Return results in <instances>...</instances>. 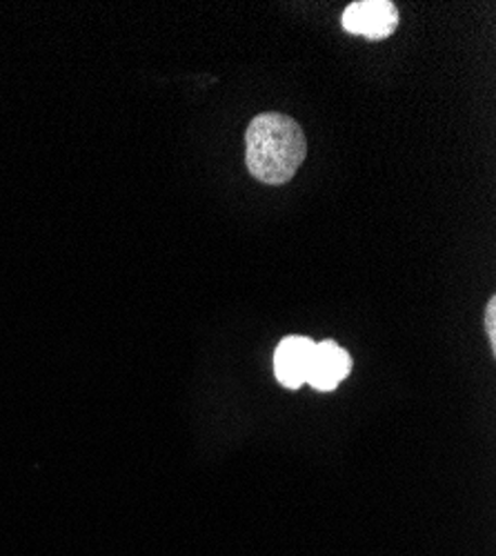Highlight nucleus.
Wrapping results in <instances>:
<instances>
[{
    "label": "nucleus",
    "mask_w": 496,
    "mask_h": 556,
    "mask_svg": "<svg viewBox=\"0 0 496 556\" xmlns=\"http://www.w3.org/2000/svg\"><path fill=\"white\" fill-rule=\"evenodd\" d=\"M349 369H352V358L341 345H336L334 341L314 343V352L307 369V383L314 390L332 392L349 375Z\"/></svg>",
    "instance_id": "obj_3"
},
{
    "label": "nucleus",
    "mask_w": 496,
    "mask_h": 556,
    "mask_svg": "<svg viewBox=\"0 0 496 556\" xmlns=\"http://www.w3.org/2000/svg\"><path fill=\"white\" fill-rule=\"evenodd\" d=\"M494 320H496V299H489L487 307H485V332L489 337L492 348L496 345V328H494Z\"/></svg>",
    "instance_id": "obj_5"
},
{
    "label": "nucleus",
    "mask_w": 496,
    "mask_h": 556,
    "mask_svg": "<svg viewBox=\"0 0 496 556\" xmlns=\"http://www.w3.org/2000/svg\"><path fill=\"white\" fill-rule=\"evenodd\" d=\"M314 352V341L305 337H288L275 354V375L285 388H301L307 383V369Z\"/></svg>",
    "instance_id": "obj_4"
},
{
    "label": "nucleus",
    "mask_w": 496,
    "mask_h": 556,
    "mask_svg": "<svg viewBox=\"0 0 496 556\" xmlns=\"http://www.w3.org/2000/svg\"><path fill=\"white\" fill-rule=\"evenodd\" d=\"M245 165L265 185H285L294 178L307 156L301 125L277 112L258 114L245 134Z\"/></svg>",
    "instance_id": "obj_1"
},
{
    "label": "nucleus",
    "mask_w": 496,
    "mask_h": 556,
    "mask_svg": "<svg viewBox=\"0 0 496 556\" xmlns=\"http://www.w3.org/2000/svg\"><path fill=\"white\" fill-rule=\"evenodd\" d=\"M345 31L366 36L370 40H383L398 27V10L390 0H360L345 8L341 16Z\"/></svg>",
    "instance_id": "obj_2"
}]
</instances>
